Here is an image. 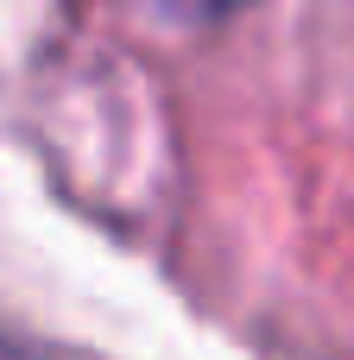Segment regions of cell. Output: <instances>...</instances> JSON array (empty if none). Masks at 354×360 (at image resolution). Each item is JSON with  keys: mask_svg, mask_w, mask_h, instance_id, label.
<instances>
[{"mask_svg": "<svg viewBox=\"0 0 354 360\" xmlns=\"http://www.w3.org/2000/svg\"><path fill=\"white\" fill-rule=\"evenodd\" d=\"M184 13H203V19H222V13H234L241 0H177Z\"/></svg>", "mask_w": 354, "mask_h": 360, "instance_id": "cell-1", "label": "cell"}, {"mask_svg": "<svg viewBox=\"0 0 354 360\" xmlns=\"http://www.w3.org/2000/svg\"><path fill=\"white\" fill-rule=\"evenodd\" d=\"M0 360H44V354H32V348H19V342H0Z\"/></svg>", "mask_w": 354, "mask_h": 360, "instance_id": "cell-2", "label": "cell"}]
</instances>
